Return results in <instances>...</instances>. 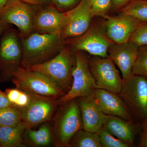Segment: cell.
<instances>
[{
    "label": "cell",
    "mask_w": 147,
    "mask_h": 147,
    "mask_svg": "<svg viewBox=\"0 0 147 147\" xmlns=\"http://www.w3.org/2000/svg\"><path fill=\"white\" fill-rule=\"evenodd\" d=\"M66 21V12L60 11L50 4L37 6L34 16V32H62Z\"/></svg>",
    "instance_id": "14"
},
{
    "label": "cell",
    "mask_w": 147,
    "mask_h": 147,
    "mask_svg": "<svg viewBox=\"0 0 147 147\" xmlns=\"http://www.w3.org/2000/svg\"><path fill=\"white\" fill-rule=\"evenodd\" d=\"M104 127L110 134L130 147L133 146L135 137L142 130V124L106 115Z\"/></svg>",
    "instance_id": "17"
},
{
    "label": "cell",
    "mask_w": 147,
    "mask_h": 147,
    "mask_svg": "<svg viewBox=\"0 0 147 147\" xmlns=\"http://www.w3.org/2000/svg\"><path fill=\"white\" fill-rule=\"evenodd\" d=\"M23 58L21 66L26 68L55 57L68 43L61 32H33L22 38Z\"/></svg>",
    "instance_id": "1"
},
{
    "label": "cell",
    "mask_w": 147,
    "mask_h": 147,
    "mask_svg": "<svg viewBox=\"0 0 147 147\" xmlns=\"http://www.w3.org/2000/svg\"><path fill=\"white\" fill-rule=\"evenodd\" d=\"M1 147V145L0 144V147Z\"/></svg>",
    "instance_id": "36"
},
{
    "label": "cell",
    "mask_w": 147,
    "mask_h": 147,
    "mask_svg": "<svg viewBox=\"0 0 147 147\" xmlns=\"http://www.w3.org/2000/svg\"><path fill=\"white\" fill-rule=\"evenodd\" d=\"M120 13L116 16L107 15L105 17L106 35L110 40L118 44L128 42L132 34L145 22L130 15Z\"/></svg>",
    "instance_id": "13"
},
{
    "label": "cell",
    "mask_w": 147,
    "mask_h": 147,
    "mask_svg": "<svg viewBox=\"0 0 147 147\" xmlns=\"http://www.w3.org/2000/svg\"><path fill=\"white\" fill-rule=\"evenodd\" d=\"M24 2L33 5H45L50 4L51 0H21Z\"/></svg>",
    "instance_id": "33"
},
{
    "label": "cell",
    "mask_w": 147,
    "mask_h": 147,
    "mask_svg": "<svg viewBox=\"0 0 147 147\" xmlns=\"http://www.w3.org/2000/svg\"><path fill=\"white\" fill-rule=\"evenodd\" d=\"M9 26H10V25L6 24L0 20V39L3 32Z\"/></svg>",
    "instance_id": "34"
},
{
    "label": "cell",
    "mask_w": 147,
    "mask_h": 147,
    "mask_svg": "<svg viewBox=\"0 0 147 147\" xmlns=\"http://www.w3.org/2000/svg\"><path fill=\"white\" fill-rule=\"evenodd\" d=\"M133 117L142 122L147 119V79L132 74L124 80L119 93Z\"/></svg>",
    "instance_id": "7"
},
{
    "label": "cell",
    "mask_w": 147,
    "mask_h": 147,
    "mask_svg": "<svg viewBox=\"0 0 147 147\" xmlns=\"http://www.w3.org/2000/svg\"><path fill=\"white\" fill-rule=\"evenodd\" d=\"M67 21L61 34L67 40L81 36L91 26L92 18L90 4L88 0H81L75 7L65 11Z\"/></svg>",
    "instance_id": "12"
},
{
    "label": "cell",
    "mask_w": 147,
    "mask_h": 147,
    "mask_svg": "<svg viewBox=\"0 0 147 147\" xmlns=\"http://www.w3.org/2000/svg\"><path fill=\"white\" fill-rule=\"evenodd\" d=\"M81 0H51L50 4L60 11L65 12L75 7Z\"/></svg>",
    "instance_id": "28"
},
{
    "label": "cell",
    "mask_w": 147,
    "mask_h": 147,
    "mask_svg": "<svg viewBox=\"0 0 147 147\" xmlns=\"http://www.w3.org/2000/svg\"><path fill=\"white\" fill-rule=\"evenodd\" d=\"M23 58L22 38L18 30L7 28L0 39V80L11 79L13 73L21 66Z\"/></svg>",
    "instance_id": "3"
},
{
    "label": "cell",
    "mask_w": 147,
    "mask_h": 147,
    "mask_svg": "<svg viewBox=\"0 0 147 147\" xmlns=\"http://www.w3.org/2000/svg\"><path fill=\"white\" fill-rule=\"evenodd\" d=\"M69 147H102L97 133L82 129L76 132L70 139Z\"/></svg>",
    "instance_id": "20"
},
{
    "label": "cell",
    "mask_w": 147,
    "mask_h": 147,
    "mask_svg": "<svg viewBox=\"0 0 147 147\" xmlns=\"http://www.w3.org/2000/svg\"><path fill=\"white\" fill-rule=\"evenodd\" d=\"M142 129L140 132L139 147H147V119L142 122Z\"/></svg>",
    "instance_id": "29"
},
{
    "label": "cell",
    "mask_w": 147,
    "mask_h": 147,
    "mask_svg": "<svg viewBox=\"0 0 147 147\" xmlns=\"http://www.w3.org/2000/svg\"><path fill=\"white\" fill-rule=\"evenodd\" d=\"M94 97L98 107L105 115L117 116L126 121H134L130 111L118 94L96 88Z\"/></svg>",
    "instance_id": "16"
},
{
    "label": "cell",
    "mask_w": 147,
    "mask_h": 147,
    "mask_svg": "<svg viewBox=\"0 0 147 147\" xmlns=\"http://www.w3.org/2000/svg\"><path fill=\"white\" fill-rule=\"evenodd\" d=\"M75 62L72 70L73 82L70 90L59 98V105L80 97H94L97 88L88 62V55L84 51L75 52Z\"/></svg>",
    "instance_id": "6"
},
{
    "label": "cell",
    "mask_w": 147,
    "mask_h": 147,
    "mask_svg": "<svg viewBox=\"0 0 147 147\" xmlns=\"http://www.w3.org/2000/svg\"><path fill=\"white\" fill-rule=\"evenodd\" d=\"M9 0H0V11L6 5Z\"/></svg>",
    "instance_id": "35"
},
{
    "label": "cell",
    "mask_w": 147,
    "mask_h": 147,
    "mask_svg": "<svg viewBox=\"0 0 147 147\" xmlns=\"http://www.w3.org/2000/svg\"><path fill=\"white\" fill-rule=\"evenodd\" d=\"M89 67L95 81L97 88L119 93L124 80L115 64L109 57L88 56Z\"/></svg>",
    "instance_id": "8"
},
{
    "label": "cell",
    "mask_w": 147,
    "mask_h": 147,
    "mask_svg": "<svg viewBox=\"0 0 147 147\" xmlns=\"http://www.w3.org/2000/svg\"><path fill=\"white\" fill-rule=\"evenodd\" d=\"M21 91V90L17 88L15 89H7L6 90V94L12 106H13L18 99Z\"/></svg>",
    "instance_id": "30"
},
{
    "label": "cell",
    "mask_w": 147,
    "mask_h": 147,
    "mask_svg": "<svg viewBox=\"0 0 147 147\" xmlns=\"http://www.w3.org/2000/svg\"><path fill=\"white\" fill-rule=\"evenodd\" d=\"M119 12L147 21V0H131Z\"/></svg>",
    "instance_id": "22"
},
{
    "label": "cell",
    "mask_w": 147,
    "mask_h": 147,
    "mask_svg": "<svg viewBox=\"0 0 147 147\" xmlns=\"http://www.w3.org/2000/svg\"><path fill=\"white\" fill-rule=\"evenodd\" d=\"M31 100L28 106L20 110L22 123L27 128H32L50 121L59 105V99L32 93Z\"/></svg>",
    "instance_id": "11"
},
{
    "label": "cell",
    "mask_w": 147,
    "mask_h": 147,
    "mask_svg": "<svg viewBox=\"0 0 147 147\" xmlns=\"http://www.w3.org/2000/svg\"><path fill=\"white\" fill-rule=\"evenodd\" d=\"M78 98L83 129L98 133L104 126L106 115L98 107L94 97L86 96Z\"/></svg>",
    "instance_id": "18"
},
{
    "label": "cell",
    "mask_w": 147,
    "mask_h": 147,
    "mask_svg": "<svg viewBox=\"0 0 147 147\" xmlns=\"http://www.w3.org/2000/svg\"><path fill=\"white\" fill-rule=\"evenodd\" d=\"M12 106L5 92L0 90V109Z\"/></svg>",
    "instance_id": "32"
},
{
    "label": "cell",
    "mask_w": 147,
    "mask_h": 147,
    "mask_svg": "<svg viewBox=\"0 0 147 147\" xmlns=\"http://www.w3.org/2000/svg\"><path fill=\"white\" fill-rule=\"evenodd\" d=\"M131 0H112L113 9L119 11L128 4Z\"/></svg>",
    "instance_id": "31"
},
{
    "label": "cell",
    "mask_w": 147,
    "mask_h": 147,
    "mask_svg": "<svg viewBox=\"0 0 147 147\" xmlns=\"http://www.w3.org/2000/svg\"><path fill=\"white\" fill-rule=\"evenodd\" d=\"M75 62V52L67 43L57 55L49 60L26 68L38 71L48 76L66 94L72 86V72Z\"/></svg>",
    "instance_id": "2"
},
{
    "label": "cell",
    "mask_w": 147,
    "mask_h": 147,
    "mask_svg": "<svg viewBox=\"0 0 147 147\" xmlns=\"http://www.w3.org/2000/svg\"><path fill=\"white\" fill-rule=\"evenodd\" d=\"M102 147H129L125 143L114 137L105 127L98 132Z\"/></svg>",
    "instance_id": "26"
},
{
    "label": "cell",
    "mask_w": 147,
    "mask_h": 147,
    "mask_svg": "<svg viewBox=\"0 0 147 147\" xmlns=\"http://www.w3.org/2000/svg\"><path fill=\"white\" fill-rule=\"evenodd\" d=\"M68 45L74 52L82 51L92 56L108 57V49L114 43L106 35L105 25L91 26L84 34L68 40Z\"/></svg>",
    "instance_id": "10"
},
{
    "label": "cell",
    "mask_w": 147,
    "mask_h": 147,
    "mask_svg": "<svg viewBox=\"0 0 147 147\" xmlns=\"http://www.w3.org/2000/svg\"><path fill=\"white\" fill-rule=\"evenodd\" d=\"M25 131L28 140L36 146H46L52 143V133L48 125L44 124L37 130L27 128Z\"/></svg>",
    "instance_id": "21"
},
{
    "label": "cell",
    "mask_w": 147,
    "mask_h": 147,
    "mask_svg": "<svg viewBox=\"0 0 147 147\" xmlns=\"http://www.w3.org/2000/svg\"><path fill=\"white\" fill-rule=\"evenodd\" d=\"M132 74L144 76L147 79V45L139 47Z\"/></svg>",
    "instance_id": "24"
},
{
    "label": "cell",
    "mask_w": 147,
    "mask_h": 147,
    "mask_svg": "<svg viewBox=\"0 0 147 147\" xmlns=\"http://www.w3.org/2000/svg\"><path fill=\"white\" fill-rule=\"evenodd\" d=\"M11 80L17 88L39 95L59 99L65 94L63 90L48 76L22 66L13 73Z\"/></svg>",
    "instance_id": "4"
},
{
    "label": "cell",
    "mask_w": 147,
    "mask_h": 147,
    "mask_svg": "<svg viewBox=\"0 0 147 147\" xmlns=\"http://www.w3.org/2000/svg\"><path fill=\"white\" fill-rule=\"evenodd\" d=\"M22 123L21 111L13 106L0 109V127H13Z\"/></svg>",
    "instance_id": "23"
},
{
    "label": "cell",
    "mask_w": 147,
    "mask_h": 147,
    "mask_svg": "<svg viewBox=\"0 0 147 147\" xmlns=\"http://www.w3.org/2000/svg\"><path fill=\"white\" fill-rule=\"evenodd\" d=\"M36 5L21 0H9L0 11V20L14 25L22 38L34 32L33 19Z\"/></svg>",
    "instance_id": "9"
},
{
    "label": "cell",
    "mask_w": 147,
    "mask_h": 147,
    "mask_svg": "<svg viewBox=\"0 0 147 147\" xmlns=\"http://www.w3.org/2000/svg\"><path fill=\"white\" fill-rule=\"evenodd\" d=\"M139 47L132 42H127L121 44L114 42L108 48V57L118 67L123 80L132 74Z\"/></svg>",
    "instance_id": "15"
},
{
    "label": "cell",
    "mask_w": 147,
    "mask_h": 147,
    "mask_svg": "<svg viewBox=\"0 0 147 147\" xmlns=\"http://www.w3.org/2000/svg\"><path fill=\"white\" fill-rule=\"evenodd\" d=\"M128 42L139 46L147 45V21L139 27L132 34Z\"/></svg>",
    "instance_id": "27"
},
{
    "label": "cell",
    "mask_w": 147,
    "mask_h": 147,
    "mask_svg": "<svg viewBox=\"0 0 147 147\" xmlns=\"http://www.w3.org/2000/svg\"><path fill=\"white\" fill-rule=\"evenodd\" d=\"M92 13L95 16L105 17L113 9L112 0H88Z\"/></svg>",
    "instance_id": "25"
},
{
    "label": "cell",
    "mask_w": 147,
    "mask_h": 147,
    "mask_svg": "<svg viewBox=\"0 0 147 147\" xmlns=\"http://www.w3.org/2000/svg\"><path fill=\"white\" fill-rule=\"evenodd\" d=\"M26 127L23 123L13 127H0V144L3 147H23V135Z\"/></svg>",
    "instance_id": "19"
},
{
    "label": "cell",
    "mask_w": 147,
    "mask_h": 147,
    "mask_svg": "<svg viewBox=\"0 0 147 147\" xmlns=\"http://www.w3.org/2000/svg\"><path fill=\"white\" fill-rule=\"evenodd\" d=\"M61 105L54 125L56 145L69 147L70 139L83 128L79 98L71 99Z\"/></svg>",
    "instance_id": "5"
}]
</instances>
